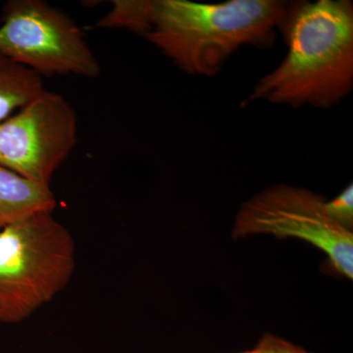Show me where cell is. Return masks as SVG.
Masks as SVG:
<instances>
[{"mask_svg": "<svg viewBox=\"0 0 353 353\" xmlns=\"http://www.w3.org/2000/svg\"><path fill=\"white\" fill-rule=\"evenodd\" d=\"M287 8L280 0H114L97 26L136 32L185 73L213 76L241 46H270Z\"/></svg>", "mask_w": 353, "mask_h": 353, "instance_id": "obj_1", "label": "cell"}, {"mask_svg": "<svg viewBox=\"0 0 353 353\" xmlns=\"http://www.w3.org/2000/svg\"><path fill=\"white\" fill-rule=\"evenodd\" d=\"M279 28L289 52L257 83L250 101L333 105L353 83V6L347 0L288 4Z\"/></svg>", "mask_w": 353, "mask_h": 353, "instance_id": "obj_2", "label": "cell"}, {"mask_svg": "<svg viewBox=\"0 0 353 353\" xmlns=\"http://www.w3.org/2000/svg\"><path fill=\"white\" fill-rule=\"evenodd\" d=\"M76 268L69 230L41 211L0 231V324L27 320L69 284Z\"/></svg>", "mask_w": 353, "mask_h": 353, "instance_id": "obj_3", "label": "cell"}, {"mask_svg": "<svg viewBox=\"0 0 353 353\" xmlns=\"http://www.w3.org/2000/svg\"><path fill=\"white\" fill-rule=\"evenodd\" d=\"M0 53L39 76L94 79L101 67L80 28L43 0H12L0 26Z\"/></svg>", "mask_w": 353, "mask_h": 353, "instance_id": "obj_4", "label": "cell"}, {"mask_svg": "<svg viewBox=\"0 0 353 353\" xmlns=\"http://www.w3.org/2000/svg\"><path fill=\"white\" fill-rule=\"evenodd\" d=\"M270 234L296 238L326 253L332 271L353 279V234L330 217L326 201L314 192L275 185L241 206L232 236Z\"/></svg>", "mask_w": 353, "mask_h": 353, "instance_id": "obj_5", "label": "cell"}, {"mask_svg": "<svg viewBox=\"0 0 353 353\" xmlns=\"http://www.w3.org/2000/svg\"><path fill=\"white\" fill-rule=\"evenodd\" d=\"M77 134L75 109L62 95L44 90L0 122V166L50 188L76 146Z\"/></svg>", "mask_w": 353, "mask_h": 353, "instance_id": "obj_6", "label": "cell"}, {"mask_svg": "<svg viewBox=\"0 0 353 353\" xmlns=\"http://www.w3.org/2000/svg\"><path fill=\"white\" fill-rule=\"evenodd\" d=\"M57 208L50 188L43 187L0 166V231L16 221Z\"/></svg>", "mask_w": 353, "mask_h": 353, "instance_id": "obj_7", "label": "cell"}, {"mask_svg": "<svg viewBox=\"0 0 353 353\" xmlns=\"http://www.w3.org/2000/svg\"><path fill=\"white\" fill-rule=\"evenodd\" d=\"M46 90L41 77L0 53V122Z\"/></svg>", "mask_w": 353, "mask_h": 353, "instance_id": "obj_8", "label": "cell"}, {"mask_svg": "<svg viewBox=\"0 0 353 353\" xmlns=\"http://www.w3.org/2000/svg\"><path fill=\"white\" fill-rule=\"evenodd\" d=\"M326 210L330 217L340 226L352 232L353 187L347 185L336 199L326 201Z\"/></svg>", "mask_w": 353, "mask_h": 353, "instance_id": "obj_9", "label": "cell"}, {"mask_svg": "<svg viewBox=\"0 0 353 353\" xmlns=\"http://www.w3.org/2000/svg\"><path fill=\"white\" fill-rule=\"evenodd\" d=\"M253 350L255 353H311L292 345L289 341L269 334L262 336L259 345Z\"/></svg>", "mask_w": 353, "mask_h": 353, "instance_id": "obj_10", "label": "cell"}, {"mask_svg": "<svg viewBox=\"0 0 353 353\" xmlns=\"http://www.w3.org/2000/svg\"><path fill=\"white\" fill-rule=\"evenodd\" d=\"M241 353H255L254 350H252V352H241Z\"/></svg>", "mask_w": 353, "mask_h": 353, "instance_id": "obj_11", "label": "cell"}]
</instances>
